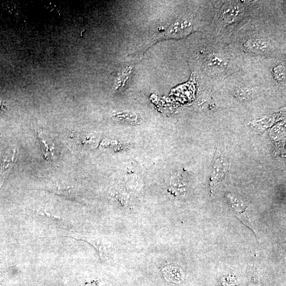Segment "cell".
<instances>
[{"mask_svg": "<svg viewBox=\"0 0 286 286\" xmlns=\"http://www.w3.org/2000/svg\"><path fill=\"white\" fill-rule=\"evenodd\" d=\"M192 25L189 22H176L169 27L166 36L172 38L185 37L192 31Z\"/></svg>", "mask_w": 286, "mask_h": 286, "instance_id": "cell-5", "label": "cell"}, {"mask_svg": "<svg viewBox=\"0 0 286 286\" xmlns=\"http://www.w3.org/2000/svg\"><path fill=\"white\" fill-rule=\"evenodd\" d=\"M17 149L11 146L6 149L0 162V183H2L5 177L10 172L17 160Z\"/></svg>", "mask_w": 286, "mask_h": 286, "instance_id": "cell-3", "label": "cell"}, {"mask_svg": "<svg viewBox=\"0 0 286 286\" xmlns=\"http://www.w3.org/2000/svg\"><path fill=\"white\" fill-rule=\"evenodd\" d=\"M162 272L163 277L170 283H180L185 276L181 269L172 265L163 268Z\"/></svg>", "mask_w": 286, "mask_h": 286, "instance_id": "cell-6", "label": "cell"}, {"mask_svg": "<svg viewBox=\"0 0 286 286\" xmlns=\"http://www.w3.org/2000/svg\"><path fill=\"white\" fill-rule=\"evenodd\" d=\"M249 47L252 51L258 53H265L271 51V46L267 41L261 39L250 40Z\"/></svg>", "mask_w": 286, "mask_h": 286, "instance_id": "cell-7", "label": "cell"}, {"mask_svg": "<svg viewBox=\"0 0 286 286\" xmlns=\"http://www.w3.org/2000/svg\"><path fill=\"white\" fill-rule=\"evenodd\" d=\"M241 12L239 6L237 5H229L227 8H224L223 12V17L224 20L229 22L232 21L233 19L238 17Z\"/></svg>", "mask_w": 286, "mask_h": 286, "instance_id": "cell-8", "label": "cell"}, {"mask_svg": "<svg viewBox=\"0 0 286 286\" xmlns=\"http://www.w3.org/2000/svg\"><path fill=\"white\" fill-rule=\"evenodd\" d=\"M251 90L248 88H240L237 91L236 95L237 97L243 100L247 99L251 95Z\"/></svg>", "mask_w": 286, "mask_h": 286, "instance_id": "cell-11", "label": "cell"}, {"mask_svg": "<svg viewBox=\"0 0 286 286\" xmlns=\"http://www.w3.org/2000/svg\"><path fill=\"white\" fill-rule=\"evenodd\" d=\"M248 282L249 286H260L259 276L255 263L248 266Z\"/></svg>", "mask_w": 286, "mask_h": 286, "instance_id": "cell-9", "label": "cell"}, {"mask_svg": "<svg viewBox=\"0 0 286 286\" xmlns=\"http://www.w3.org/2000/svg\"><path fill=\"white\" fill-rule=\"evenodd\" d=\"M227 199L233 213L244 224L253 230L257 236L258 231L252 217L251 209L248 203L233 194L228 193Z\"/></svg>", "mask_w": 286, "mask_h": 286, "instance_id": "cell-1", "label": "cell"}, {"mask_svg": "<svg viewBox=\"0 0 286 286\" xmlns=\"http://www.w3.org/2000/svg\"><path fill=\"white\" fill-rule=\"evenodd\" d=\"M274 71L275 77L277 80L281 81L285 78L286 70L284 66L281 65L275 67Z\"/></svg>", "mask_w": 286, "mask_h": 286, "instance_id": "cell-10", "label": "cell"}, {"mask_svg": "<svg viewBox=\"0 0 286 286\" xmlns=\"http://www.w3.org/2000/svg\"><path fill=\"white\" fill-rule=\"evenodd\" d=\"M37 138L45 160L52 163L55 162V146L52 140L43 131L38 132Z\"/></svg>", "mask_w": 286, "mask_h": 286, "instance_id": "cell-4", "label": "cell"}, {"mask_svg": "<svg viewBox=\"0 0 286 286\" xmlns=\"http://www.w3.org/2000/svg\"><path fill=\"white\" fill-rule=\"evenodd\" d=\"M229 164L225 158H218L214 165L213 173L210 179V189L212 192L221 185L229 176Z\"/></svg>", "mask_w": 286, "mask_h": 286, "instance_id": "cell-2", "label": "cell"}, {"mask_svg": "<svg viewBox=\"0 0 286 286\" xmlns=\"http://www.w3.org/2000/svg\"><path fill=\"white\" fill-rule=\"evenodd\" d=\"M6 108V105L4 103V102L2 101V100L0 98V110H5Z\"/></svg>", "mask_w": 286, "mask_h": 286, "instance_id": "cell-12", "label": "cell"}]
</instances>
